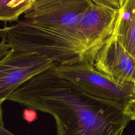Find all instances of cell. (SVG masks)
I'll return each instance as SVG.
<instances>
[{"mask_svg": "<svg viewBox=\"0 0 135 135\" xmlns=\"http://www.w3.org/2000/svg\"><path fill=\"white\" fill-rule=\"evenodd\" d=\"M24 104L52 115L56 135H120L130 121L126 104L90 95L52 70L33 81Z\"/></svg>", "mask_w": 135, "mask_h": 135, "instance_id": "6da1fadb", "label": "cell"}, {"mask_svg": "<svg viewBox=\"0 0 135 135\" xmlns=\"http://www.w3.org/2000/svg\"><path fill=\"white\" fill-rule=\"evenodd\" d=\"M2 39L11 49L35 52L53 60L59 65L82 61V50L74 35L59 29L18 21L1 28Z\"/></svg>", "mask_w": 135, "mask_h": 135, "instance_id": "7a4b0ae2", "label": "cell"}, {"mask_svg": "<svg viewBox=\"0 0 135 135\" xmlns=\"http://www.w3.org/2000/svg\"><path fill=\"white\" fill-rule=\"evenodd\" d=\"M120 15V0H91L76 25L81 62L93 66L98 53L115 35Z\"/></svg>", "mask_w": 135, "mask_h": 135, "instance_id": "3957f363", "label": "cell"}, {"mask_svg": "<svg viewBox=\"0 0 135 135\" xmlns=\"http://www.w3.org/2000/svg\"><path fill=\"white\" fill-rule=\"evenodd\" d=\"M52 70L84 93L97 98L126 104L135 97V85L116 82L86 62L57 65Z\"/></svg>", "mask_w": 135, "mask_h": 135, "instance_id": "277c9868", "label": "cell"}, {"mask_svg": "<svg viewBox=\"0 0 135 135\" xmlns=\"http://www.w3.org/2000/svg\"><path fill=\"white\" fill-rule=\"evenodd\" d=\"M57 65L36 53L12 49L0 61V107L25 82Z\"/></svg>", "mask_w": 135, "mask_h": 135, "instance_id": "5b68a950", "label": "cell"}, {"mask_svg": "<svg viewBox=\"0 0 135 135\" xmlns=\"http://www.w3.org/2000/svg\"><path fill=\"white\" fill-rule=\"evenodd\" d=\"M91 2V0H35L31 7L24 13V20L34 25L66 31L76 38V25Z\"/></svg>", "mask_w": 135, "mask_h": 135, "instance_id": "8992f818", "label": "cell"}, {"mask_svg": "<svg viewBox=\"0 0 135 135\" xmlns=\"http://www.w3.org/2000/svg\"><path fill=\"white\" fill-rule=\"evenodd\" d=\"M93 66L116 82L135 85V58L120 44L115 35L98 53Z\"/></svg>", "mask_w": 135, "mask_h": 135, "instance_id": "52a82bcc", "label": "cell"}, {"mask_svg": "<svg viewBox=\"0 0 135 135\" xmlns=\"http://www.w3.org/2000/svg\"><path fill=\"white\" fill-rule=\"evenodd\" d=\"M115 36L135 58V0H120V15Z\"/></svg>", "mask_w": 135, "mask_h": 135, "instance_id": "ba28073f", "label": "cell"}, {"mask_svg": "<svg viewBox=\"0 0 135 135\" xmlns=\"http://www.w3.org/2000/svg\"><path fill=\"white\" fill-rule=\"evenodd\" d=\"M35 0H0V21L18 22L20 16L28 10Z\"/></svg>", "mask_w": 135, "mask_h": 135, "instance_id": "9c48e42d", "label": "cell"}, {"mask_svg": "<svg viewBox=\"0 0 135 135\" xmlns=\"http://www.w3.org/2000/svg\"><path fill=\"white\" fill-rule=\"evenodd\" d=\"M123 113L130 120H135V97L130 100L126 104Z\"/></svg>", "mask_w": 135, "mask_h": 135, "instance_id": "30bf717a", "label": "cell"}, {"mask_svg": "<svg viewBox=\"0 0 135 135\" xmlns=\"http://www.w3.org/2000/svg\"><path fill=\"white\" fill-rule=\"evenodd\" d=\"M23 118L28 123H31L37 119V112L32 109H25L23 112Z\"/></svg>", "mask_w": 135, "mask_h": 135, "instance_id": "8fae6325", "label": "cell"}, {"mask_svg": "<svg viewBox=\"0 0 135 135\" xmlns=\"http://www.w3.org/2000/svg\"><path fill=\"white\" fill-rule=\"evenodd\" d=\"M11 47L4 39L0 42V61L2 60L10 51Z\"/></svg>", "mask_w": 135, "mask_h": 135, "instance_id": "7c38bea8", "label": "cell"}, {"mask_svg": "<svg viewBox=\"0 0 135 135\" xmlns=\"http://www.w3.org/2000/svg\"><path fill=\"white\" fill-rule=\"evenodd\" d=\"M0 135H15L5 127L3 119V109L2 106L0 107Z\"/></svg>", "mask_w": 135, "mask_h": 135, "instance_id": "4fadbf2b", "label": "cell"}, {"mask_svg": "<svg viewBox=\"0 0 135 135\" xmlns=\"http://www.w3.org/2000/svg\"><path fill=\"white\" fill-rule=\"evenodd\" d=\"M0 37H2V33H1V28H0Z\"/></svg>", "mask_w": 135, "mask_h": 135, "instance_id": "5bb4252c", "label": "cell"}, {"mask_svg": "<svg viewBox=\"0 0 135 135\" xmlns=\"http://www.w3.org/2000/svg\"><path fill=\"white\" fill-rule=\"evenodd\" d=\"M120 135H123V134H122V133H121V134H120Z\"/></svg>", "mask_w": 135, "mask_h": 135, "instance_id": "9a60e30c", "label": "cell"}]
</instances>
